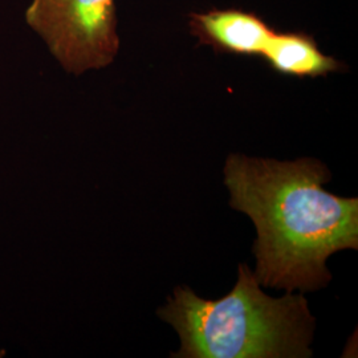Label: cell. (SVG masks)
I'll use <instances>...</instances> for the list:
<instances>
[{"mask_svg":"<svg viewBox=\"0 0 358 358\" xmlns=\"http://www.w3.org/2000/svg\"><path fill=\"white\" fill-rule=\"evenodd\" d=\"M331 171L322 162H294L231 154L224 183L232 208L255 224L254 275L264 287L292 294L328 285L329 256L358 248V199L327 192Z\"/></svg>","mask_w":358,"mask_h":358,"instance_id":"cell-1","label":"cell"},{"mask_svg":"<svg viewBox=\"0 0 358 358\" xmlns=\"http://www.w3.org/2000/svg\"><path fill=\"white\" fill-rule=\"evenodd\" d=\"M159 317L180 338L178 358H306L315 319L303 294L280 299L260 289L254 271L241 264L230 294L217 300L201 299L179 287Z\"/></svg>","mask_w":358,"mask_h":358,"instance_id":"cell-2","label":"cell"},{"mask_svg":"<svg viewBox=\"0 0 358 358\" xmlns=\"http://www.w3.org/2000/svg\"><path fill=\"white\" fill-rule=\"evenodd\" d=\"M26 23L75 76L109 66L120 51L115 0H32Z\"/></svg>","mask_w":358,"mask_h":358,"instance_id":"cell-3","label":"cell"},{"mask_svg":"<svg viewBox=\"0 0 358 358\" xmlns=\"http://www.w3.org/2000/svg\"><path fill=\"white\" fill-rule=\"evenodd\" d=\"M192 36L220 53L260 56L275 29L257 15L243 10H210L190 13Z\"/></svg>","mask_w":358,"mask_h":358,"instance_id":"cell-4","label":"cell"},{"mask_svg":"<svg viewBox=\"0 0 358 358\" xmlns=\"http://www.w3.org/2000/svg\"><path fill=\"white\" fill-rule=\"evenodd\" d=\"M262 57L285 76H328L343 71L344 65L321 51L316 40L304 32H273Z\"/></svg>","mask_w":358,"mask_h":358,"instance_id":"cell-5","label":"cell"},{"mask_svg":"<svg viewBox=\"0 0 358 358\" xmlns=\"http://www.w3.org/2000/svg\"><path fill=\"white\" fill-rule=\"evenodd\" d=\"M6 356V350H0V358L4 357Z\"/></svg>","mask_w":358,"mask_h":358,"instance_id":"cell-6","label":"cell"}]
</instances>
